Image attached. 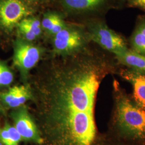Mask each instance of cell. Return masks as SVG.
<instances>
[{
    "mask_svg": "<svg viewBox=\"0 0 145 145\" xmlns=\"http://www.w3.org/2000/svg\"><path fill=\"white\" fill-rule=\"evenodd\" d=\"M114 96V121L119 135L130 140L145 141V109L135 103L116 80Z\"/></svg>",
    "mask_w": 145,
    "mask_h": 145,
    "instance_id": "obj_1",
    "label": "cell"
},
{
    "mask_svg": "<svg viewBox=\"0 0 145 145\" xmlns=\"http://www.w3.org/2000/svg\"><path fill=\"white\" fill-rule=\"evenodd\" d=\"M53 38V54L67 56L82 51L91 42L83 25L68 24Z\"/></svg>",
    "mask_w": 145,
    "mask_h": 145,
    "instance_id": "obj_2",
    "label": "cell"
},
{
    "mask_svg": "<svg viewBox=\"0 0 145 145\" xmlns=\"http://www.w3.org/2000/svg\"><path fill=\"white\" fill-rule=\"evenodd\" d=\"M84 26L91 41L104 51L114 56L129 48L128 40L124 37L110 29L100 17L89 19Z\"/></svg>",
    "mask_w": 145,
    "mask_h": 145,
    "instance_id": "obj_3",
    "label": "cell"
},
{
    "mask_svg": "<svg viewBox=\"0 0 145 145\" xmlns=\"http://www.w3.org/2000/svg\"><path fill=\"white\" fill-rule=\"evenodd\" d=\"M33 4L29 0H0V26L10 33L22 20L35 14Z\"/></svg>",
    "mask_w": 145,
    "mask_h": 145,
    "instance_id": "obj_4",
    "label": "cell"
},
{
    "mask_svg": "<svg viewBox=\"0 0 145 145\" xmlns=\"http://www.w3.org/2000/svg\"><path fill=\"white\" fill-rule=\"evenodd\" d=\"M43 53L40 47L18 37L14 44L13 63L22 77L26 78L32 69L40 61Z\"/></svg>",
    "mask_w": 145,
    "mask_h": 145,
    "instance_id": "obj_5",
    "label": "cell"
},
{
    "mask_svg": "<svg viewBox=\"0 0 145 145\" xmlns=\"http://www.w3.org/2000/svg\"><path fill=\"white\" fill-rule=\"evenodd\" d=\"M62 8L76 15L99 18L111 9H121L118 0H59Z\"/></svg>",
    "mask_w": 145,
    "mask_h": 145,
    "instance_id": "obj_6",
    "label": "cell"
},
{
    "mask_svg": "<svg viewBox=\"0 0 145 145\" xmlns=\"http://www.w3.org/2000/svg\"><path fill=\"white\" fill-rule=\"evenodd\" d=\"M14 127L21 135L22 140L42 144L43 140L40 137L36 125L31 118L25 107L20 109L11 114Z\"/></svg>",
    "mask_w": 145,
    "mask_h": 145,
    "instance_id": "obj_7",
    "label": "cell"
},
{
    "mask_svg": "<svg viewBox=\"0 0 145 145\" xmlns=\"http://www.w3.org/2000/svg\"><path fill=\"white\" fill-rule=\"evenodd\" d=\"M118 74L131 84L133 89L132 99L135 103L145 109V72L120 66Z\"/></svg>",
    "mask_w": 145,
    "mask_h": 145,
    "instance_id": "obj_8",
    "label": "cell"
},
{
    "mask_svg": "<svg viewBox=\"0 0 145 145\" xmlns=\"http://www.w3.org/2000/svg\"><path fill=\"white\" fill-rule=\"evenodd\" d=\"M32 97L31 89L28 85L14 86L7 91L0 93V99L2 101L11 108L22 106Z\"/></svg>",
    "mask_w": 145,
    "mask_h": 145,
    "instance_id": "obj_9",
    "label": "cell"
},
{
    "mask_svg": "<svg viewBox=\"0 0 145 145\" xmlns=\"http://www.w3.org/2000/svg\"><path fill=\"white\" fill-rule=\"evenodd\" d=\"M118 63L121 67L129 68L145 72V56L131 49L130 47L114 55Z\"/></svg>",
    "mask_w": 145,
    "mask_h": 145,
    "instance_id": "obj_10",
    "label": "cell"
},
{
    "mask_svg": "<svg viewBox=\"0 0 145 145\" xmlns=\"http://www.w3.org/2000/svg\"><path fill=\"white\" fill-rule=\"evenodd\" d=\"M128 43L131 49L145 56V14L137 17Z\"/></svg>",
    "mask_w": 145,
    "mask_h": 145,
    "instance_id": "obj_11",
    "label": "cell"
},
{
    "mask_svg": "<svg viewBox=\"0 0 145 145\" xmlns=\"http://www.w3.org/2000/svg\"><path fill=\"white\" fill-rule=\"evenodd\" d=\"M41 23L42 30L52 36L61 31L66 25L61 16L54 11H48L44 14Z\"/></svg>",
    "mask_w": 145,
    "mask_h": 145,
    "instance_id": "obj_12",
    "label": "cell"
},
{
    "mask_svg": "<svg viewBox=\"0 0 145 145\" xmlns=\"http://www.w3.org/2000/svg\"><path fill=\"white\" fill-rule=\"evenodd\" d=\"M19 24L26 27L29 31L33 33L38 38L40 36L43 31L41 21L39 18L35 16H31L26 17L22 20L19 23Z\"/></svg>",
    "mask_w": 145,
    "mask_h": 145,
    "instance_id": "obj_13",
    "label": "cell"
},
{
    "mask_svg": "<svg viewBox=\"0 0 145 145\" xmlns=\"http://www.w3.org/2000/svg\"><path fill=\"white\" fill-rule=\"evenodd\" d=\"M13 81V72L5 62L0 60V87L8 86Z\"/></svg>",
    "mask_w": 145,
    "mask_h": 145,
    "instance_id": "obj_14",
    "label": "cell"
},
{
    "mask_svg": "<svg viewBox=\"0 0 145 145\" xmlns=\"http://www.w3.org/2000/svg\"><path fill=\"white\" fill-rule=\"evenodd\" d=\"M0 141L5 145H18L13 140L5 126L0 129Z\"/></svg>",
    "mask_w": 145,
    "mask_h": 145,
    "instance_id": "obj_15",
    "label": "cell"
},
{
    "mask_svg": "<svg viewBox=\"0 0 145 145\" xmlns=\"http://www.w3.org/2000/svg\"><path fill=\"white\" fill-rule=\"evenodd\" d=\"M126 7L138 8L145 12V0H127Z\"/></svg>",
    "mask_w": 145,
    "mask_h": 145,
    "instance_id": "obj_16",
    "label": "cell"
},
{
    "mask_svg": "<svg viewBox=\"0 0 145 145\" xmlns=\"http://www.w3.org/2000/svg\"><path fill=\"white\" fill-rule=\"evenodd\" d=\"M119 2V5L120 7V9L123 8L124 7H126V3L127 0H118Z\"/></svg>",
    "mask_w": 145,
    "mask_h": 145,
    "instance_id": "obj_17",
    "label": "cell"
},
{
    "mask_svg": "<svg viewBox=\"0 0 145 145\" xmlns=\"http://www.w3.org/2000/svg\"><path fill=\"white\" fill-rule=\"evenodd\" d=\"M32 3H42V2H45V1H46L47 0H29Z\"/></svg>",
    "mask_w": 145,
    "mask_h": 145,
    "instance_id": "obj_18",
    "label": "cell"
},
{
    "mask_svg": "<svg viewBox=\"0 0 145 145\" xmlns=\"http://www.w3.org/2000/svg\"><path fill=\"white\" fill-rule=\"evenodd\" d=\"M0 145H2V144H1V142H0Z\"/></svg>",
    "mask_w": 145,
    "mask_h": 145,
    "instance_id": "obj_19",
    "label": "cell"
}]
</instances>
